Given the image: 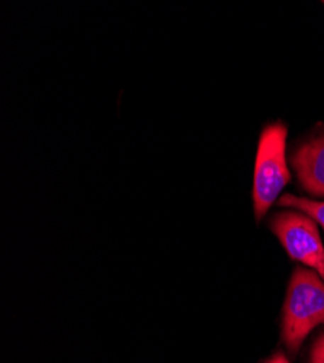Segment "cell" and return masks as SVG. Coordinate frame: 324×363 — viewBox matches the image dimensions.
<instances>
[{"mask_svg": "<svg viewBox=\"0 0 324 363\" xmlns=\"http://www.w3.org/2000/svg\"><path fill=\"white\" fill-rule=\"evenodd\" d=\"M269 225L286 255L324 281V246L317 223L303 211L286 208L272 217Z\"/></svg>", "mask_w": 324, "mask_h": 363, "instance_id": "obj_3", "label": "cell"}, {"mask_svg": "<svg viewBox=\"0 0 324 363\" xmlns=\"http://www.w3.org/2000/svg\"><path fill=\"white\" fill-rule=\"evenodd\" d=\"M324 325V281L314 270L297 267L288 284L282 313V342L296 354L310 333Z\"/></svg>", "mask_w": 324, "mask_h": 363, "instance_id": "obj_1", "label": "cell"}, {"mask_svg": "<svg viewBox=\"0 0 324 363\" xmlns=\"http://www.w3.org/2000/svg\"><path fill=\"white\" fill-rule=\"evenodd\" d=\"M286 125L274 123L264 127L257 145L253 176V209L260 221L269 208L278 202L284 188L291 182L286 162Z\"/></svg>", "mask_w": 324, "mask_h": 363, "instance_id": "obj_2", "label": "cell"}, {"mask_svg": "<svg viewBox=\"0 0 324 363\" xmlns=\"http://www.w3.org/2000/svg\"><path fill=\"white\" fill-rule=\"evenodd\" d=\"M278 205L303 211L304 214L313 218L324 230V201H313L308 198L286 194L278 199Z\"/></svg>", "mask_w": 324, "mask_h": 363, "instance_id": "obj_5", "label": "cell"}, {"mask_svg": "<svg viewBox=\"0 0 324 363\" xmlns=\"http://www.w3.org/2000/svg\"><path fill=\"white\" fill-rule=\"evenodd\" d=\"M301 188L324 198V135H317L296 148L291 157Z\"/></svg>", "mask_w": 324, "mask_h": 363, "instance_id": "obj_4", "label": "cell"}, {"mask_svg": "<svg viewBox=\"0 0 324 363\" xmlns=\"http://www.w3.org/2000/svg\"><path fill=\"white\" fill-rule=\"evenodd\" d=\"M310 363H324V333L314 340L310 352Z\"/></svg>", "mask_w": 324, "mask_h": 363, "instance_id": "obj_6", "label": "cell"}, {"mask_svg": "<svg viewBox=\"0 0 324 363\" xmlns=\"http://www.w3.org/2000/svg\"><path fill=\"white\" fill-rule=\"evenodd\" d=\"M263 363H291V362L288 360V357L282 352H276L269 359L264 360Z\"/></svg>", "mask_w": 324, "mask_h": 363, "instance_id": "obj_7", "label": "cell"}]
</instances>
